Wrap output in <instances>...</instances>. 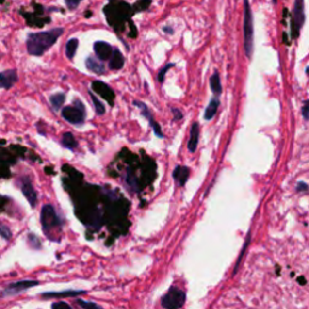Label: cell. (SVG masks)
Here are the masks:
<instances>
[{
	"label": "cell",
	"mask_w": 309,
	"mask_h": 309,
	"mask_svg": "<svg viewBox=\"0 0 309 309\" xmlns=\"http://www.w3.org/2000/svg\"><path fill=\"white\" fill-rule=\"evenodd\" d=\"M63 33V28H53L48 32L31 33L27 38V50L32 56H43L56 44V41Z\"/></svg>",
	"instance_id": "obj_1"
},
{
	"label": "cell",
	"mask_w": 309,
	"mask_h": 309,
	"mask_svg": "<svg viewBox=\"0 0 309 309\" xmlns=\"http://www.w3.org/2000/svg\"><path fill=\"white\" fill-rule=\"evenodd\" d=\"M243 40L244 51L249 59L253 57L254 52V16L249 0H244L243 11Z\"/></svg>",
	"instance_id": "obj_2"
},
{
	"label": "cell",
	"mask_w": 309,
	"mask_h": 309,
	"mask_svg": "<svg viewBox=\"0 0 309 309\" xmlns=\"http://www.w3.org/2000/svg\"><path fill=\"white\" fill-rule=\"evenodd\" d=\"M289 17H290V38L297 39L306 21L305 0H295L293 10Z\"/></svg>",
	"instance_id": "obj_3"
},
{
	"label": "cell",
	"mask_w": 309,
	"mask_h": 309,
	"mask_svg": "<svg viewBox=\"0 0 309 309\" xmlns=\"http://www.w3.org/2000/svg\"><path fill=\"white\" fill-rule=\"evenodd\" d=\"M62 116H63L64 120L68 121L69 123H73V125H81V123L85 122V105H83L80 100L76 99L75 102H74V105H69L63 108V110H62Z\"/></svg>",
	"instance_id": "obj_4"
},
{
	"label": "cell",
	"mask_w": 309,
	"mask_h": 309,
	"mask_svg": "<svg viewBox=\"0 0 309 309\" xmlns=\"http://www.w3.org/2000/svg\"><path fill=\"white\" fill-rule=\"evenodd\" d=\"M185 300H186V295L184 291L177 286H172L162 297L161 305L164 309H180L184 306Z\"/></svg>",
	"instance_id": "obj_5"
},
{
	"label": "cell",
	"mask_w": 309,
	"mask_h": 309,
	"mask_svg": "<svg viewBox=\"0 0 309 309\" xmlns=\"http://www.w3.org/2000/svg\"><path fill=\"white\" fill-rule=\"evenodd\" d=\"M41 225H43V228L46 232H51L52 229H54L56 227H59L62 225L61 220H59L58 215H57L54 208L50 206V204H46L41 209Z\"/></svg>",
	"instance_id": "obj_6"
},
{
	"label": "cell",
	"mask_w": 309,
	"mask_h": 309,
	"mask_svg": "<svg viewBox=\"0 0 309 309\" xmlns=\"http://www.w3.org/2000/svg\"><path fill=\"white\" fill-rule=\"evenodd\" d=\"M39 285V281L36 280H19L15 281V283L10 284L6 288L1 290V297H9V296H15L18 295V293H23V291L28 290L29 288H33V286Z\"/></svg>",
	"instance_id": "obj_7"
},
{
	"label": "cell",
	"mask_w": 309,
	"mask_h": 309,
	"mask_svg": "<svg viewBox=\"0 0 309 309\" xmlns=\"http://www.w3.org/2000/svg\"><path fill=\"white\" fill-rule=\"evenodd\" d=\"M133 104H134L135 106H138V108L140 109V113H142V115L144 116V117L146 118L147 121H149L150 126H151V128H152V130L155 132V134L157 135V137H160V138L164 137V135H163V133H162V130H161V126L158 125V123L155 121L154 116H152V113L150 111V109L147 108L146 104L143 103V102H139V100H135V102L133 103Z\"/></svg>",
	"instance_id": "obj_8"
},
{
	"label": "cell",
	"mask_w": 309,
	"mask_h": 309,
	"mask_svg": "<svg viewBox=\"0 0 309 309\" xmlns=\"http://www.w3.org/2000/svg\"><path fill=\"white\" fill-rule=\"evenodd\" d=\"M93 49H95L96 56H97L98 59L102 62L109 61L114 51V49L111 48L110 44L105 43V41H96Z\"/></svg>",
	"instance_id": "obj_9"
},
{
	"label": "cell",
	"mask_w": 309,
	"mask_h": 309,
	"mask_svg": "<svg viewBox=\"0 0 309 309\" xmlns=\"http://www.w3.org/2000/svg\"><path fill=\"white\" fill-rule=\"evenodd\" d=\"M18 80L17 76V71L14 69H9L0 73V88H5V90H10L15 83Z\"/></svg>",
	"instance_id": "obj_10"
},
{
	"label": "cell",
	"mask_w": 309,
	"mask_h": 309,
	"mask_svg": "<svg viewBox=\"0 0 309 309\" xmlns=\"http://www.w3.org/2000/svg\"><path fill=\"white\" fill-rule=\"evenodd\" d=\"M22 192H23L24 197H26L27 201L29 202V204L33 208L35 207L36 202H38V196H36V192L35 190H34L33 185H32V182L29 181L28 179L24 180L23 184H22Z\"/></svg>",
	"instance_id": "obj_11"
},
{
	"label": "cell",
	"mask_w": 309,
	"mask_h": 309,
	"mask_svg": "<svg viewBox=\"0 0 309 309\" xmlns=\"http://www.w3.org/2000/svg\"><path fill=\"white\" fill-rule=\"evenodd\" d=\"M189 177L190 169L189 167H185V165H178V167H175L174 172H173V178H174V180L179 186H184Z\"/></svg>",
	"instance_id": "obj_12"
},
{
	"label": "cell",
	"mask_w": 309,
	"mask_h": 309,
	"mask_svg": "<svg viewBox=\"0 0 309 309\" xmlns=\"http://www.w3.org/2000/svg\"><path fill=\"white\" fill-rule=\"evenodd\" d=\"M199 140V125L197 122L192 123L191 130H190V139L187 143V149L190 152H195L198 146Z\"/></svg>",
	"instance_id": "obj_13"
},
{
	"label": "cell",
	"mask_w": 309,
	"mask_h": 309,
	"mask_svg": "<svg viewBox=\"0 0 309 309\" xmlns=\"http://www.w3.org/2000/svg\"><path fill=\"white\" fill-rule=\"evenodd\" d=\"M125 65V57L121 53L118 49H114L113 54L109 59V68L111 70H120Z\"/></svg>",
	"instance_id": "obj_14"
},
{
	"label": "cell",
	"mask_w": 309,
	"mask_h": 309,
	"mask_svg": "<svg viewBox=\"0 0 309 309\" xmlns=\"http://www.w3.org/2000/svg\"><path fill=\"white\" fill-rule=\"evenodd\" d=\"M86 68L88 69L92 73L98 74V75H102L105 73V66H104L102 61H98V59L93 58V57H88L86 59Z\"/></svg>",
	"instance_id": "obj_15"
},
{
	"label": "cell",
	"mask_w": 309,
	"mask_h": 309,
	"mask_svg": "<svg viewBox=\"0 0 309 309\" xmlns=\"http://www.w3.org/2000/svg\"><path fill=\"white\" fill-rule=\"evenodd\" d=\"M86 291L85 290H68V291H61V293H43V297L44 298H62V297H69V296H79L81 295V293H85Z\"/></svg>",
	"instance_id": "obj_16"
},
{
	"label": "cell",
	"mask_w": 309,
	"mask_h": 309,
	"mask_svg": "<svg viewBox=\"0 0 309 309\" xmlns=\"http://www.w3.org/2000/svg\"><path fill=\"white\" fill-rule=\"evenodd\" d=\"M219 106H220L219 97L212 98V99L210 100L209 105H208L207 109H206V113H204V120H207V121L211 120V118L214 117L215 115H216V111H217V109H219Z\"/></svg>",
	"instance_id": "obj_17"
},
{
	"label": "cell",
	"mask_w": 309,
	"mask_h": 309,
	"mask_svg": "<svg viewBox=\"0 0 309 309\" xmlns=\"http://www.w3.org/2000/svg\"><path fill=\"white\" fill-rule=\"evenodd\" d=\"M210 88H211L212 93H214L216 97H219L222 93V85L221 80H220V74L217 71H215L212 74V76L210 78Z\"/></svg>",
	"instance_id": "obj_18"
},
{
	"label": "cell",
	"mask_w": 309,
	"mask_h": 309,
	"mask_svg": "<svg viewBox=\"0 0 309 309\" xmlns=\"http://www.w3.org/2000/svg\"><path fill=\"white\" fill-rule=\"evenodd\" d=\"M61 143L64 147H66V149L74 150L78 147V140L75 139V137L73 135V133H69V132L64 133L63 137H62Z\"/></svg>",
	"instance_id": "obj_19"
},
{
	"label": "cell",
	"mask_w": 309,
	"mask_h": 309,
	"mask_svg": "<svg viewBox=\"0 0 309 309\" xmlns=\"http://www.w3.org/2000/svg\"><path fill=\"white\" fill-rule=\"evenodd\" d=\"M78 48H79L78 39L73 38V39H70V40H68V43H66V45H65V54L69 59H73L74 57H75V53H76V51H78Z\"/></svg>",
	"instance_id": "obj_20"
},
{
	"label": "cell",
	"mask_w": 309,
	"mask_h": 309,
	"mask_svg": "<svg viewBox=\"0 0 309 309\" xmlns=\"http://www.w3.org/2000/svg\"><path fill=\"white\" fill-rule=\"evenodd\" d=\"M64 100H65V96H64V93H56V95L51 96L50 98L52 108H53L56 111L61 110L62 105L64 104Z\"/></svg>",
	"instance_id": "obj_21"
},
{
	"label": "cell",
	"mask_w": 309,
	"mask_h": 309,
	"mask_svg": "<svg viewBox=\"0 0 309 309\" xmlns=\"http://www.w3.org/2000/svg\"><path fill=\"white\" fill-rule=\"evenodd\" d=\"M90 97H91V99H92L93 104H95L96 113H97V115H104V114H105V108H104L102 102H100L99 99H97V97H96V96L93 95L91 91H90Z\"/></svg>",
	"instance_id": "obj_22"
},
{
	"label": "cell",
	"mask_w": 309,
	"mask_h": 309,
	"mask_svg": "<svg viewBox=\"0 0 309 309\" xmlns=\"http://www.w3.org/2000/svg\"><path fill=\"white\" fill-rule=\"evenodd\" d=\"M76 303H78L82 309H103L100 306H98L97 303L88 302V301L81 300V298H76Z\"/></svg>",
	"instance_id": "obj_23"
},
{
	"label": "cell",
	"mask_w": 309,
	"mask_h": 309,
	"mask_svg": "<svg viewBox=\"0 0 309 309\" xmlns=\"http://www.w3.org/2000/svg\"><path fill=\"white\" fill-rule=\"evenodd\" d=\"M174 65H175L174 63H169V64H167V65H164V66H163L162 69H161L160 73H158V81H160L161 83L164 82V76H165V73H167V71L169 70L170 68H173V66H174Z\"/></svg>",
	"instance_id": "obj_24"
},
{
	"label": "cell",
	"mask_w": 309,
	"mask_h": 309,
	"mask_svg": "<svg viewBox=\"0 0 309 309\" xmlns=\"http://www.w3.org/2000/svg\"><path fill=\"white\" fill-rule=\"evenodd\" d=\"M0 236H1L4 239H10L12 236L9 227H7L6 225L1 224V222H0Z\"/></svg>",
	"instance_id": "obj_25"
},
{
	"label": "cell",
	"mask_w": 309,
	"mask_h": 309,
	"mask_svg": "<svg viewBox=\"0 0 309 309\" xmlns=\"http://www.w3.org/2000/svg\"><path fill=\"white\" fill-rule=\"evenodd\" d=\"M302 116L303 118H305L306 121H309V99L305 100V103H303L302 105Z\"/></svg>",
	"instance_id": "obj_26"
},
{
	"label": "cell",
	"mask_w": 309,
	"mask_h": 309,
	"mask_svg": "<svg viewBox=\"0 0 309 309\" xmlns=\"http://www.w3.org/2000/svg\"><path fill=\"white\" fill-rule=\"evenodd\" d=\"M51 309H73L66 302H54L52 303Z\"/></svg>",
	"instance_id": "obj_27"
},
{
	"label": "cell",
	"mask_w": 309,
	"mask_h": 309,
	"mask_svg": "<svg viewBox=\"0 0 309 309\" xmlns=\"http://www.w3.org/2000/svg\"><path fill=\"white\" fill-rule=\"evenodd\" d=\"M64 1H65L68 9L73 10V9H76V7L79 6V4H80L82 0H64Z\"/></svg>",
	"instance_id": "obj_28"
},
{
	"label": "cell",
	"mask_w": 309,
	"mask_h": 309,
	"mask_svg": "<svg viewBox=\"0 0 309 309\" xmlns=\"http://www.w3.org/2000/svg\"><path fill=\"white\" fill-rule=\"evenodd\" d=\"M296 189H297V191L298 192H305V191H308L309 190V186L307 184H306V182H298L297 184V187H296Z\"/></svg>",
	"instance_id": "obj_29"
},
{
	"label": "cell",
	"mask_w": 309,
	"mask_h": 309,
	"mask_svg": "<svg viewBox=\"0 0 309 309\" xmlns=\"http://www.w3.org/2000/svg\"><path fill=\"white\" fill-rule=\"evenodd\" d=\"M173 115H174V120L175 121H179L182 118V113L179 110V109H173Z\"/></svg>",
	"instance_id": "obj_30"
},
{
	"label": "cell",
	"mask_w": 309,
	"mask_h": 309,
	"mask_svg": "<svg viewBox=\"0 0 309 309\" xmlns=\"http://www.w3.org/2000/svg\"><path fill=\"white\" fill-rule=\"evenodd\" d=\"M289 35H290V34H288L286 32H284V33H283V43L285 44L286 46H290L291 45V38Z\"/></svg>",
	"instance_id": "obj_31"
},
{
	"label": "cell",
	"mask_w": 309,
	"mask_h": 309,
	"mask_svg": "<svg viewBox=\"0 0 309 309\" xmlns=\"http://www.w3.org/2000/svg\"><path fill=\"white\" fill-rule=\"evenodd\" d=\"M297 281H298V284H301V285H306V284H307L305 276H300V278H297Z\"/></svg>",
	"instance_id": "obj_32"
},
{
	"label": "cell",
	"mask_w": 309,
	"mask_h": 309,
	"mask_svg": "<svg viewBox=\"0 0 309 309\" xmlns=\"http://www.w3.org/2000/svg\"><path fill=\"white\" fill-rule=\"evenodd\" d=\"M164 31L167 32V33H170V34L173 33V29L172 28H164Z\"/></svg>",
	"instance_id": "obj_33"
},
{
	"label": "cell",
	"mask_w": 309,
	"mask_h": 309,
	"mask_svg": "<svg viewBox=\"0 0 309 309\" xmlns=\"http://www.w3.org/2000/svg\"><path fill=\"white\" fill-rule=\"evenodd\" d=\"M306 71H307V74H308V75H309V66H308V68H307V69H306Z\"/></svg>",
	"instance_id": "obj_34"
},
{
	"label": "cell",
	"mask_w": 309,
	"mask_h": 309,
	"mask_svg": "<svg viewBox=\"0 0 309 309\" xmlns=\"http://www.w3.org/2000/svg\"><path fill=\"white\" fill-rule=\"evenodd\" d=\"M273 1V4H276V0H272Z\"/></svg>",
	"instance_id": "obj_35"
}]
</instances>
